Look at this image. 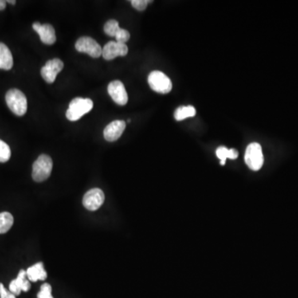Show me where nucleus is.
I'll return each mask as SVG.
<instances>
[{
    "instance_id": "1",
    "label": "nucleus",
    "mask_w": 298,
    "mask_h": 298,
    "mask_svg": "<svg viewBox=\"0 0 298 298\" xmlns=\"http://www.w3.org/2000/svg\"><path fill=\"white\" fill-rule=\"evenodd\" d=\"M5 99L7 105L14 115L17 116H23L26 114L28 110V100L22 91L17 89L9 90L7 92Z\"/></svg>"
},
{
    "instance_id": "2",
    "label": "nucleus",
    "mask_w": 298,
    "mask_h": 298,
    "mask_svg": "<svg viewBox=\"0 0 298 298\" xmlns=\"http://www.w3.org/2000/svg\"><path fill=\"white\" fill-rule=\"evenodd\" d=\"M93 101L89 98H75L70 103L66 116L70 121H76L83 115L90 112L93 108Z\"/></svg>"
},
{
    "instance_id": "3",
    "label": "nucleus",
    "mask_w": 298,
    "mask_h": 298,
    "mask_svg": "<svg viewBox=\"0 0 298 298\" xmlns=\"http://www.w3.org/2000/svg\"><path fill=\"white\" fill-rule=\"evenodd\" d=\"M53 162L46 154L39 156L33 166V178L35 182H41L48 179L52 173Z\"/></svg>"
},
{
    "instance_id": "4",
    "label": "nucleus",
    "mask_w": 298,
    "mask_h": 298,
    "mask_svg": "<svg viewBox=\"0 0 298 298\" xmlns=\"http://www.w3.org/2000/svg\"><path fill=\"white\" fill-rule=\"evenodd\" d=\"M149 86L153 91L160 94H167L173 89V83L163 72L154 71L147 78Z\"/></svg>"
},
{
    "instance_id": "5",
    "label": "nucleus",
    "mask_w": 298,
    "mask_h": 298,
    "mask_svg": "<svg viewBox=\"0 0 298 298\" xmlns=\"http://www.w3.org/2000/svg\"><path fill=\"white\" fill-rule=\"evenodd\" d=\"M244 160L251 170L259 171L264 164V155L260 144L253 143L248 145L244 155Z\"/></svg>"
},
{
    "instance_id": "6",
    "label": "nucleus",
    "mask_w": 298,
    "mask_h": 298,
    "mask_svg": "<svg viewBox=\"0 0 298 298\" xmlns=\"http://www.w3.org/2000/svg\"><path fill=\"white\" fill-rule=\"evenodd\" d=\"M76 49L79 52H84L93 58L102 56V48L97 41L90 37H81L76 42Z\"/></svg>"
},
{
    "instance_id": "7",
    "label": "nucleus",
    "mask_w": 298,
    "mask_h": 298,
    "mask_svg": "<svg viewBox=\"0 0 298 298\" xmlns=\"http://www.w3.org/2000/svg\"><path fill=\"white\" fill-rule=\"evenodd\" d=\"M104 201V194L99 188L88 190L83 197V205L87 210L95 211L98 210Z\"/></svg>"
},
{
    "instance_id": "8",
    "label": "nucleus",
    "mask_w": 298,
    "mask_h": 298,
    "mask_svg": "<svg viewBox=\"0 0 298 298\" xmlns=\"http://www.w3.org/2000/svg\"><path fill=\"white\" fill-rule=\"evenodd\" d=\"M64 63L58 58L52 59L46 63L41 70V75L49 84L54 82L56 76L62 71Z\"/></svg>"
},
{
    "instance_id": "9",
    "label": "nucleus",
    "mask_w": 298,
    "mask_h": 298,
    "mask_svg": "<svg viewBox=\"0 0 298 298\" xmlns=\"http://www.w3.org/2000/svg\"><path fill=\"white\" fill-rule=\"evenodd\" d=\"M129 48L125 44L118 41H109L102 49V56L107 61H111L118 56H124L127 54Z\"/></svg>"
},
{
    "instance_id": "10",
    "label": "nucleus",
    "mask_w": 298,
    "mask_h": 298,
    "mask_svg": "<svg viewBox=\"0 0 298 298\" xmlns=\"http://www.w3.org/2000/svg\"><path fill=\"white\" fill-rule=\"evenodd\" d=\"M108 93L116 104L119 105H125L127 104L129 100L127 91L120 80H114L109 84Z\"/></svg>"
},
{
    "instance_id": "11",
    "label": "nucleus",
    "mask_w": 298,
    "mask_h": 298,
    "mask_svg": "<svg viewBox=\"0 0 298 298\" xmlns=\"http://www.w3.org/2000/svg\"><path fill=\"white\" fill-rule=\"evenodd\" d=\"M33 28L40 36L41 41L47 45H52L56 41V32L51 24H45L41 25L40 23H34Z\"/></svg>"
},
{
    "instance_id": "12",
    "label": "nucleus",
    "mask_w": 298,
    "mask_h": 298,
    "mask_svg": "<svg viewBox=\"0 0 298 298\" xmlns=\"http://www.w3.org/2000/svg\"><path fill=\"white\" fill-rule=\"evenodd\" d=\"M126 123L123 120H115L106 126L104 130V137L108 142L118 140L125 130Z\"/></svg>"
},
{
    "instance_id": "13",
    "label": "nucleus",
    "mask_w": 298,
    "mask_h": 298,
    "mask_svg": "<svg viewBox=\"0 0 298 298\" xmlns=\"http://www.w3.org/2000/svg\"><path fill=\"white\" fill-rule=\"evenodd\" d=\"M26 271L20 270L17 275V279H14L9 284V291L15 295L18 296L21 293V292H28L30 289L31 284L27 279Z\"/></svg>"
},
{
    "instance_id": "14",
    "label": "nucleus",
    "mask_w": 298,
    "mask_h": 298,
    "mask_svg": "<svg viewBox=\"0 0 298 298\" xmlns=\"http://www.w3.org/2000/svg\"><path fill=\"white\" fill-rule=\"evenodd\" d=\"M26 272L28 280L33 283L38 280L44 281L48 278V273L44 269V264L41 262H39L30 268H28Z\"/></svg>"
},
{
    "instance_id": "15",
    "label": "nucleus",
    "mask_w": 298,
    "mask_h": 298,
    "mask_svg": "<svg viewBox=\"0 0 298 298\" xmlns=\"http://www.w3.org/2000/svg\"><path fill=\"white\" fill-rule=\"evenodd\" d=\"M13 59L10 50L3 42H0V69L9 71L13 68Z\"/></svg>"
},
{
    "instance_id": "16",
    "label": "nucleus",
    "mask_w": 298,
    "mask_h": 298,
    "mask_svg": "<svg viewBox=\"0 0 298 298\" xmlns=\"http://www.w3.org/2000/svg\"><path fill=\"white\" fill-rule=\"evenodd\" d=\"M216 155L219 159H221V164L225 165L227 158L236 159L239 154L236 149H228L225 147H220L216 150Z\"/></svg>"
},
{
    "instance_id": "17",
    "label": "nucleus",
    "mask_w": 298,
    "mask_h": 298,
    "mask_svg": "<svg viewBox=\"0 0 298 298\" xmlns=\"http://www.w3.org/2000/svg\"><path fill=\"white\" fill-rule=\"evenodd\" d=\"M197 111L193 106H182L175 111L174 117L177 121H182L189 117H194Z\"/></svg>"
},
{
    "instance_id": "18",
    "label": "nucleus",
    "mask_w": 298,
    "mask_h": 298,
    "mask_svg": "<svg viewBox=\"0 0 298 298\" xmlns=\"http://www.w3.org/2000/svg\"><path fill=\"white\" fill-rule=\"evenodd\" d=\"M13 225V217L9 212L0 213V233H5L11 229Z\"/></svg>"
},
{
    "instance_id": "19",
    "label": "nucleus",
    "mask_w": 298,
    "mask_h": 298,
    "mask_svg": "<svg viewBox=\"0 0 298 298\" xmlns=\"http://www.w3.org/2000/svg\"><path fill=\"white\" fill-rule=\"evenodd\" d=\"M119 29L120 28H119V23L117 22L116 20H109L108 22L104 24V33L110 37H115Z\"/></svg>"
},
{
    "instance_id": "20",
    "label": "nucleus",
    "mask_w": 298,
    "mask_h": 298,
    "mask_svg": "<svg viewBox=\"0 0 298 298\" xmlns=\"http://www.w3.org/2000/svg\"><path fill=\"white\" fill-rule=\"evenodd\" d=\"M11 157V149L9 145L0 139V162H6Z\"/></svg>"
},
{
    "instance_id": "21",
    "label": "nucleus",
    "mask_w": 298,
    "mask_h": 298,
    "mask_svg": "<svg viewBox=\"0 0 298 298\" xmlns=\"http://www.w3.org/2000/svg\"><path fill=\"white\" fill-rule=\"evenodd\" d=\"M37 298H53L52 295V287L48 283H44L41 287Z\"/></svg>"
},
{
    "instance_id": "22",
    "label": "nucleus",
    "mask_w": 298,
    "mask_h": 298,
    "mask_svg": "<svg viewBox=\"0 0 298 298\" xmlns=\"http://www.w3.org/2000/svg\"><path fill=\"white\" fill-rule=\"evenodd\" d=\"M130 38V33L125 29L120 28L119 32L115 36V39L118 42H121V44H126Z\"/></svg>"
},
{
    "instance_id": "23",
    "label": "nucleus",
    "mask_w": 298,
    "mask_h": 298,
    "mask_svg": "<svg viewBox=\"0 0 298 298\" xmlns=\"http://www.w3.org/2000/svg\"><path fill=\"white\" fill-rule=\"evenodd\" d=\"M151 2L152 1H149V0H133L131 1V5L138 11H143L147 8L149 3Z\"/></svg>"
},
{
    "instance_id": "24",
    "label": "nucleus",
    "mask_w": 298,
    "mask_h": 298,
    "mask_svg": "<svg viewBox=\"0 0 298 298\" xmlns=\"http://www.w3.org/2000/svg\"><path fill=\"white\" fill-rule=\"evenodd\" d=\"M0 298H16V296L10 291H8L5 286L0 283Z\"/></svg>"
},
{
    "instance_id": "25",
    "label": "nucleus",
    "mask_w": 298,
    "mask_h": 298,
    "mask_svg": "<svg viewBox=\"0 0 298 298\" xmlns=\"http://www.w3.org/2000/svg\"><path fill=\"white\" fill-rule=\"evenodd\" d=\"M6 1L0 0V10H4L6 8Z\"/></svg>"
},
{
    "instance_id": "26",
    "label": "nucleus",
    "mask_w": 298,
    "mask_h": 298,
    "mask_svg": "<svg viewBox=\"0 0 298 298\" xmlns=\"http://www.w3.org/2000/svg\"><path fill=\"white\" fill-rule=\"evenodd\" d=\"M6 2L9 3V4H10V5H14L16 4L15 0H8V1H6Z\"/></svg>"
}]
</instances>
